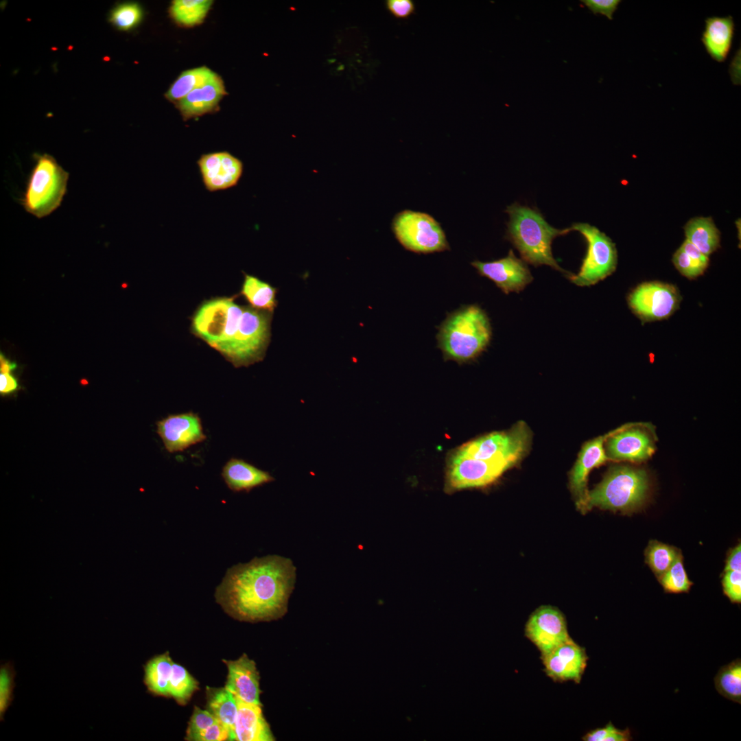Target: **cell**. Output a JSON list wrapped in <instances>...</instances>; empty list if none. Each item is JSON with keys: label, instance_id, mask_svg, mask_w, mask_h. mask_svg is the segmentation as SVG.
Listing matches in <instances>:
<instances>
[{"label": "cell", "instance_id": "cell-1", "mask_svg": "<svg viewBox=\"0 0 741 741\" xmlns=\"http://www.w3.org/2000/svg\"><path fill=\"white\" fill-rule=\"evenodd\" d=\"M296 579V568L290 558L255 557L228 568L215 597L227 614L239 621L275 620L287 611Z\"/></svg>", "mask_w": 741, "mask_h": 741}, {"label": "cell", "instance_id": "cell-2", "mask_svg": "<svg viewBox=\"0 0 741 741\" xmlns=\"http://www.w3.org/2000/svg\"><path fill=\"white\" fill-rule=\"evenodd\" d=\"M506 212L510 217L506 239L519 252L523 261L535 267L550 266L566 277L572 274L558 264L552 252L554 239L567 234L572 231L570 228H556L546 222L539 211L517 202L508 206Z\"/></svg>", "mask_w": 741, "mask_h": 741}, {"label": "cell", "instance_id": "cell-3", "mask_svg": "<svg viewBox=\"0 0 741 741\" xmlns=\"http://www.w3.org/2000/svg\"><path fill=\"white\" fill-rule=\"evenodd\" d=\"M491 336L486 313L477 305H469L447 315L438 327L436 339L445 360L463 363L484 351Z\"/></svg>", "mask_w": 741, "mask_h": 741}, {"label": "cell", "instance_id": "cell-4", "mask_svg": "<svg viewBox=\"0 0 741 741\" xmlns=\"http://www.w3.org/2000/svg\"><path fill=\"white\" fill-rule=\"evenodd\" d=\"M648 487V478L644 470L627 466L612 467L602 481L588 491L586 511L596 506L632 512L644 502Z\"/></svg>", "mask_w": 741, "mask_h": 741}, {"label": "cell", "instance_id": "cell-5", "mask_svg": "<svg viewBox=\"0 0 741 741\" xmlns=\"http://www.w3.org/2000/svg\"><path fill=\"white\" fill-rule=\"evenodd\" d=\"M69 174L48 154L37 155L21 202L37 218L48 216L61 204Z\"/></svg>", "mask_w": 741, "mask_h": 741}, {"label": "cell", "instance_id": "cell-6", "mask_svg": "<svg viewBox=\"0 0 741 741\" xmlns=\"http://www.w3.org/2000/svg\"><path fill=\"white\" fill-rule=\"evenodd\" d=\"M244 308L233 298L209 301L196 311L193 330L228 360L240 331Z\"/></svg>", "mask_w": 741, "mask_h": 741}, {"label": "cell", "instance_id": "cell-7", "mask_svg": "<svg viewBox=\"0 0 741 741\" xmlns=\"http://www.w3.org/2000/svg\"><path fill=\"white\" fill-rule=\"evenodd\" d=\"M569 228L584 237L587 249L579 272L567 278L575 285L585 287L595 285L612 274L618 265V252L613 241L587 223H575Z\"/></svg>", "mask_w": 741, "mask_h": 741}, {"label": "cell", "instance_id": "cell-8", "mask_svg": "<svg viewBox=\"0 0 741 741\" xmlns=\"http://www.w3.org/2000/svg\"><path fill=\"white\" fill-rule=\"evenodd\" d=\"M392 227L397 239L410 251L432 253L449 249L443 230L427 213L403 211L396 215Z\"/></svg>", "mask_w": 741, "mask_h": 741}, {"label": "cell", "instance_id": "cell-9", "mask_svg": "<svg viewBox=\"0 0 741 741\" xmlns=\"http://www.w3.org/2000/svg\"><path fill=\"white\" fill-rule=\"evenodd\" d=\"M244 307L241 327L228 361L235 367L248 366L263 360L269 342L271 316Z\"/></svg>", "mask_w": 741, "mask_h": 741}, {"label": "cell", "instance_id": "cell-10", "mask_svg": "<svg viewBox=\"0 0 741 741\" xmlns=\"http://www.w3.org/2000/svg\"><path fill=\"white\" fill-rule=\"evenodd\" d=\"M681 301L676 286L659 281L643 283L628 296L630 308L643 322L669 318L679 308Z\"/></svg>", "mask_w": 741, "mask_h": 741}, {"label": "cell", "instance_id": "cell-11", "mask_svg": "<svg viewBox=\"0 0 741 741\" xmlns=\"http://www.w3.org/2000/svg\"><path fill=\"white\" fill-rule=\"evenodd\" d=\"M517 461V459L508 457L479 460L454 453L449 460V484L454 489L488 485Z\"/></svg>", "mask_w": 741, "mask_h": 741}, {"label": "cell", "instance_id": "cell-12", "mask_svg": "<svg viewBox=\"0 0 741 741\" xmlns=\"http://www.w3.org/2000/svg\"><path fill=\"white\" fill-rule=\"evenodd\" d=\"M528 429L523 423L508 432H495L468 442L455 453L479 460L508 457L517 460L528 444Z\"/></svg>", "mask_w": 741, "mask_h": 741}, {"label": "cell", "instance_id": "cell-13", "mask_svg": "<svg viewBox=\"0 0 741 741\" xmlns=\"http://www.w3.org/2000/svg\"><path fill=\"white\" fill-rule=\"evenodd\" d=\"M525 635L544 655L570 637L563 614L556 607L543 605L529 617Z\"/></svg>", "mask_w": 741, "mask_h": 741}, {"label": "cell", "instance_id": "cell-14", "mask_svg": "<svg viewBox=\"0 0 741 741\" xmlns=\"http://www.w3.org/2000/svg\"><path fill=\"white\" fill-rule=\"evenodd\" d=\"M646 424H628L613 431L606 440L605 451L609 459L641 462L651 456L655 451L650 426Z\"/></svg>", "mask_w": 741, "mask_h": 741}, {"label": "cell", "instance_id": "cell-15", "mask_svg": "<svg viewBox=\"0 0 741 741\" xmlns=\"http://www.w3.org/2000/svg\"><path fill=\"white\" fill-rule=\"evenodd\" d=\"M156 424V433L171 454L185 451L207 439L201 419L193 412L169 414Z\"/></svg>", "mask_w": 741, "mask_h": 741}, {"label": "cell", "instance_id": "cell-16", "mask_svg": "<svg viewBox=\"0 0 741 741\" xmlns=\"http://www.w3.org/2000/svg\"><path fill=\"white\" fill-rule=\"evenodd\" d=\"M546 675L555 682L573 681L579 683L589 657L584 647L572 638L541 655Z\"/></svg>", "mask_w": 741, "mask_h": 741}, {"label": "cell", "instance_id": "cell-17", "mask_svg": "<svg viewBox=\"0 0 741 741\" xmlns=\"http://www.w3.org/2000/svg\"><path fill=\"white\" fill-rule=\"evenodd\" d=\"M197 165L205 189L224 191L237 185L244 171L241 160L226 151L202 154Z\"/></svg>", "mask_w": 741, "mask_h": 741}, {"label": "cell", "instance_id": "cell-18", "mask_svg": "<svg viewBox=\"0 0 741 741\" xmlns=\"http://www.w3.org/2000/svg\"><path fill=\"white\" fill-rule=\"evenodd\" d=\"M471 265L481 276L493 281L505 294L519 292L533 280L526 262L517 258L512 250L506 257L498 260L474 261Z\"/></svg>", "mask_w": 741, "mask_h": 741}, {"label": "cell", "instance_id": "cell-19", "mask_svg": "<svg viewBox=\"0 0 741 741\" xmlns=\"http://www.w3.org/2000/svg\"><path fill=\"white\" fill-rule=\"evenodd\" d=\"M611 433L612 432L585 443L572 470L569 478L570 488L576 505L582 512H586V499L588 493L587 477L593 468L604 464L609 459L604 443Z\"/></svg>", "mask_w": 741, "mask_h": 741}, {"label": "cell", "instance_id": "cell-20", "mask_svg": "<svg viewBox=\"0 0 741 741\" xmlns=\"http://www.w3.org/2000/svg\"><path fill=\"white\" fill-rule=\"evenodd\" d=\"M224 661L228 668L225 688L242 701L261 705L259 675L254 661L244 654L237 660Z\"/></svg>", "mask_w": 741, "mask_h": 741}, {"label": "cell", "instance_id": "cell-21", "mask_svg": "<svg viewBox=\"0 0 741 741\" xmlns=\"http://www.w3.org/2000/svg\"><path fill=\"white\" fill-rule=\"evenodd\" d=\"M226 94L223 80L217 74L195 89L176 105L183 119L187 120L213 111Z\"/></svg>", "mask_w": 741, "mask_h": 741}, {"label": "cell", "instance_id": "cell-22", "mask_svg": "<svg viewBox=\"0 0 741 741\" xmlns=\"http://www.w3.org/2000/svg\"><path fill=\"white\" fill-rule=\"evenodd\" d=\"M236 701L237 714L233 731V740H274V738L269 725L263 716L261 705L245 703L237 698Z\"/></svg>", "mask_w": 741, "mask_h": 741}, {"label": "cell", "instance_id": "cell-23", "mask_svg": "<svg viewBox=\"0 0 741 741\" xmlns=\"http://www.w3.org/2000/svg\"><path fill=\"white\" fill-rule=\"evenodd\" d=\"M734 34L735 23L731 16H710L705 20L701 41L709 56L722 62L729 54Z\"/></svg>", "mask_w": 741, "mask_h": 741}, {"label": "cell", "instance_id": "cell-24", "mask_svg": "<svg viewBox=\"0 0 741 741\" xmlns=\"http://www.w3.org/2000/svg\"><path fill=\"white\" fill-rule=\"evenodd\" d=\"M222 477L228 488L234 492H249L275 480L269 472L237 458H231L225 463Z\"/></svg>", "mask_w": 741, "mask_h": 741}, {"label": "cell", "instance_id": "cell-25", "mask_svg": "<svg viewBox=\"0 0 741 741\" xmlns=\"http://www.w3.org/2000/svg\"><path fill=\"white\" fill-rule=\"evenodd\" d=\"M686 239L709 257L720 246V235L711 217H695L684 226Z\"/></svg>", "mask_w": 741, "mask_h": 741}, {"label": "cell", "instance_id": "cell-26", "mask_svg": "<svg viewBox=\"0 0 741 741\" xmlns=\"http://www.w3.org/2000/svg\"><path fill=\"white\" fill-rule=\"evenodd\" d=\"M173 661L168 653L155 656L144 666V683L155 695L169 696V680Z\"/></svg>", "mask_w": 741, "mask_h": 741}, {"label": "cell", "instance_id": "cell-27", "mask_svg": "<svg viewBox=\"0 0 741 741\" xmlns=\"http://www.w3.org/2000/svg\"><path fill=\"white\" fill-rule=\"evenodd\" d=\"M208 710L215 718L226 725L231 731L233 740V731L237 714L236 698L224 688H210L207 690Z\"/></svg>", "mask_w": 741, "mask_h": 741}, {"label": "cell", "instance_id": "cell-28", "mask_svg": "<svg viewBox=\"0 0 741 741\" xmlns=\"http://www.w3.org/2000/svg\"><path fill=\"white\" fill-rule=\"evenodd\" d=\"M672 262L682 275L692 279L703 274L708 266L709 258L685 239L674 253Z\"/></svg>", "mask_w": 741, "mask_h": 741}, {"label": "cell", "instance_id": "cell-29", "mask_svg": "<svg viewBox=\"0 0 741 741\" xmlns=\"http://www.w3.org/2000/svg\"><path fill=\"white\" fill-rule=\"evenodd\" d=\"M716 690L725 698L741 704V659L737 658L722 666L714 679Z\"/></svg>", "mask_w": 741, "mask_h": 741}, {"label": "cell", "instance_id": "cell-30", "mask_svg": "<svg viewBox=\"0 0 741 741\" xmlns=\"http://www.w3.org/2000/svg\"><path fill=\"white\" fill-rule=\"evenodd\" d=\"M242 294L253 308L272 312L276 307V290L255 277L245 275Z\"/></svg>", "mask_w": 741, "mask_h": 741}, {"label": "cell", "instance_id": "cell-31", "mask_svg": "<svg viewBox=\"0 0 741 741\" xmlns=\"http://www.w3.org/2000/svg\"><path fill=\"white\" fill-rule=\"evenodd\" d=\"M215 74L207 67L185 71L172 84L165 96L169 101L177 104L195 89L210 80Z\"/></svg>", "mask_w": 741, "mask_h": 741}, {"label": "cell", "instance_id": "cell-32", "mask_svg": "<svg viewBox=\"0 0 741 741\" xmlns=\"http://www.w3.org/2000/svg\"><path fill=\"white\" fill-rule=\"evenodd\" d=\"M212 3L208 0H176L172 2L170 13L178 24L193 26L202 23Z\"/></svg>", "mask_w": 741, "mask_h": 741}, {"label": "cell", "instance_id": "cell-33", "mask_svg": "<svg viewBox=\"0 0 741 741\" xmlns=\"http://www.w3.org/2000/svg\"><path fill=\"white\" fill-rule=\"evenodd\" d=\"M679 553V552L672 546L652 541L646 550V560L659 578L673 564Z\"/></svg>", "mask_w": 741, "mask_h": 741}, {"label": "cell", "instance_id": "cell-34", "mask_svg": "<svg viewBox=\"0 0 741 741\" xmlns=\"http://www.w3.org/2000/svg\"><path fill=\"white\" fill-rule=\"evenodd\" d=\"M198 682L182 666L173 663L169 685V696L178 703L185 704L198 689Z\"/></svg>", "mask_w": 741, "mask_h": 741}, {"label": "cell", "instance_id": "cell-35", "mask_svg": "<svg viewBox=\"0 0 741 741\" xmlns=\"http://www.w3.org/2000/svg\"><path fill=\"white\" fill-rule=\"evenodd\" d=\"M658 579L665 592L670 593H687L693 585L685 570L680 552L673 564Z\"/></svg>", "mask_w": 741, "mask_h": 741}, {"label": "cell", "instance_id": "cell-36", "mask_svg": "<svg viewBox=\"0 0 741 741\" xmlns=\"http://www.w3.org/2000/svg\"><path fill=\"white\" fill-rule=\"evenodd\" d=\"M142 16L139 5L124 3L115 8L110 17L111 23L118 29L128 30L137 25Z\"/></svg>", "mask_w": 741, "mask_h": 741}, {"label": "cell", "instance_id": "cell-37", "mask_svg": "<svg viewBox=\"0 0 741 741\" xmlns=\"http://www.w3.org/2000/svg\"><path fill=\"white\" fill-rule=\"evenodd\" d=\"M16 673L10 662H7L0 668V718L3 720V716L13 700L14 677Z\"/></svg>", "mask_w": 741, "mask_h": 741}, {"label": "cell", "instance_id": "cell-38", "mask_svg": "<svg viewBox=\"0 0 741 741\" xmlns=\"http://www.w3.org/2000/svg\"><path fill=\"white\" fill-rule=\"evenodd\" d=\"M584 741H631L633 740L629 728L620 729L610 721L604 727L587 732L583 738Z\"/></svg>", "mask_w": 741, "mask_h": 741}, {"label": "cell", "instance_id": "cell-39", "mask_svg": "<svg viewBox=\"0 0 741 741\" xmlns=\"http://www.w3.org/2000/svg\"><path fill=\"white\" fill-rule=\"evenodd\" d=\"M216 721L217 720L209 710H202L196 707L189 722L186 739L191 740L194 736L207 729Z\"/></svg>", "mask_w": 741, "mask_h": 741}, {"label": "cell", "instance_id": "cell-40", "mask_svg": "<svg viewBox=\"0 0 741 741\" xmlns=\"http://www.w3.org/2000/svg\"><path fill=\"white\" fill-rule=\"evenodd\" d=\"M724 594L732 603L741 602V571H725L722 580Z\"/></svg>", "mask_w": 741, "mask_h": 741}, {"label": "cell", "instance_id": "cell-41", "mask_svg": "<svg viewBox=\"0 0 741 741\" xmlns=\"http://www.w3.org/2000/svg\"><path fill=\"white\" fill-rule=\"evenodd\" d=\"M233 740L231 730L223 723L216 721L207 729L194 736L191 740L193 741H221Z\"/></svg>", "mask_w": 741, "mask_h": 741}, {"label": "cell", "instance_id": "cell-42", "mask_svg": "<svg viewBox=\"0 0 741 741\" xmlns=\"http://www.w3.org/2000/svg\"><path fill=\"white\" fill-rule=\"evenodd\" d=\"M584 5L594 14H602L609 20L613 19V15L617 10L620 0H582Z\"/></svg>", "mask_w": 741, "mask_h": 741}, {"label": "cell", "instance_id": "cell-43", "mask_svg": "<svg viewBox=\"0 0 741 741\" xmlns=\"http://www.w3.org/2000/svg\"><path fill=\"white\" fill-rule=\"evenodd\" d=\"M386 7L395 18L405 19L415 12V3L412 0H387Z\"/></svg>", "mask_w": 741, "mask_h": 741}, {"label": "cell", "instance_id": "cell-44", "mask_svg": "<svg viewBox=\"0 0 741 741\" xmlns=\"http://www.w3.org/2000/svg\"><path fill=\"white\" fill-rule=\"evenodd\" d=\"M19 388L16 379L11 372H0V393L1 395L10 394Z\"/></svg>", "mask_w": 741, "mask_h": 741}, {"label": "cell", "instance_id": "cell-45", "mask_svg": "<svg viewBox=\"0 0 741 741\" xmlns=\"http://www.w3.org/2000/svg\"><path fill=\"white\" fill-rule=\"evenodd\" d=\"M731 570H741V547L740 544L731 550L729 554L725 571Z\"/></svg>", "mask_w": 741, "mask_h": 741}, {"label": "cell", "instance_id": "cell-46", "mask_svg": "<svg viewBox=\"0 0 741 741\" xmlns=\"http://www.w3.org/2000/svg\"><path fill=\"white\" fill-rule=\"evenodd\" d=\"M732 82L736 85L740 84V49H739L734 58L732 59L729 70Z\"/></svg>", "mask_w": 741, "mask_h": 741}, {"label": "cell", "instance_id": "cell-47", "mask_svg": "<svg viewBox=\"0 0 741 741\" xmlns=\"http://www.w3.org/2000/svg\"><path fill=\"white\" fill-rule=\"evenodd\" d=\"M16 367L14 362L7 360L2 353L0 355V372H12Z\"/></svg>", "mask_w": 741, "mask_h": 741}]
</instances>
